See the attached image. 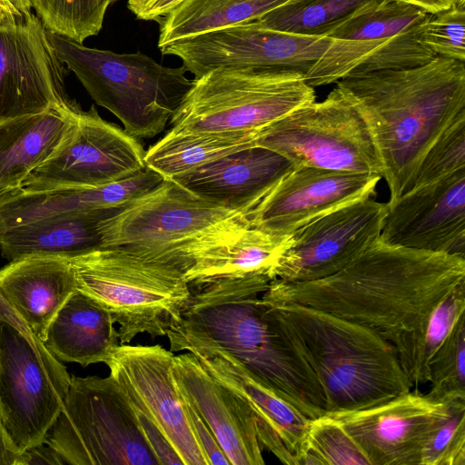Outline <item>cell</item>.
I'll use <instances>...</instances> for the list:
<instances>
[{"label":"cell","mask_w":465,"mask_h":465,"mask_svg":"<svg viewBox=\"0 0 465 465\" xmlns=\"http://www.w3.org/2000/svg\"><path fill=\"white\" fill-rule=\"evenodd\" d=\"M465 282V257L391 245L380 237L339 272L312 282H270L262 298L324 311L387 341L420 327Z\"/></svg>","instance_id":"6da1fadb"},{"label":"cell","mask_w":465,"mask_h":465,"mask_svg":"<svg viewBox=\"0 0 465 465\" xmlns=\"http://www.w3.org/2000/svg\"><path fill=\"white\" fill-rule=\"evenodd\" d=\"M272 280L254 274L194 287L166 332L170 351L193 343L219 347L313 420L326 413L325 399L312 370L262 299Z\"/></svg>","instance_id":"7a4b0ae2"},{"label":"cell","mask_w":465,"mask_h":465,"mask_svg":"<svg viewBox=\"0 0 465 465\" xmlns=\"http://www.w3.org/2000/svg\"><path fill=\"white\" fill-rule=\"evenodd\" d=\"M337 86L369 130L390 201L411 188L430 147L465 112V64L442 56L409 69L348 74Z\"/></svg>","instance_id":"3957f363"},{"label":"cell","mask_w":465,"mask_h":465,"mask_svg":"<svg viewBox=\"0 0 465 465\" xmlns=\"http://www.w3.org/2000/svg\"><path fill=\"white\" fill-rule=\"evenodd\" d=\"M264 301L312 370L326 412L363 410L411 391L394 347L378 331L319 309Z\"/></svg>","instance_id":"277c9868"},{"label":"cell","mask_w":465,"mask_h":465,"mask_svg":"<svg viewBox=\"0 0 465 465\" xmlns=\"http://www.w3.org/2000/svg\"><path fill=\"white\" fill-rule=\"evenodd\" d=\"M249 212L190 193L172 179L102 222L103 248H121L185 272L193 259L250 225Z\"/></svg>","instance_id":"5b68a950"},{"label":"cell","mask_w":465,"mask_h":465,"mask_svg":"<svg viewBox=\"0 0 465 465\" xmlns=\"http://www.w3.org/2000/svg\"><path fill=\"white\" fill-rule=\"evenodd\" d=\"M48 36L58 58L93 100L136 139L162 133L193 84L183 65L164 66L141 52L90 48L51 32Z\"/></svg>","instance_id":"8992f818"},{"label":"cell","mask_w":465,"mask_h":465,"mask_svg":"<svg viewBox=\"0 0 465 465\" xmlns=\"http://www.w3.org/2000/svg\"><path fill=\"white\" fill-rule=\"evenodd\" d=\"M68 261L77 290L110 312L121 344L140 333L166 336L193 294L182 270L124 249L99 248Z\"/></svg>","instance_id":"52a82bcc"},{"label":"cell","mask_w":465,"mask_h":465,"mask_svg":"<svg viewBox=\"0 0 465 465\" xmlns=\"http://www.w3.org/2000/svg\"><path fill=\"white\" fill-rule=\"evenodd\" d=\"M44 442L71 465H159L129 397L110 374L71 376Z\"/></svg>","instance_id":"ba28073f"},{"label":"cell","mask_w":465,"mask_h":465,"mask_svg":"<svg viewBox=\"0 0 465 465\" xmlns=\"http://www.w3.org/2000/svg\"><path fill=\"white\" fill-rule=\"evenodd\" d=\"M314 101V88L301 75L251 68H215L193 79L171 118V129L262 131Z\"/></svg>","instance_id":"9c48e42d"},{"label":"cell","mask_w":465,"mask_h":465,"mask_svg":"<svg viewBox=\"0 0 465 465\" xmlns=\"http://www.w3.org/2000/svg\"><path fill=\"white\" fill-rule=\"evenodd\" d=\"M255 145L294 166L381 176L369 130L338 86L324 100L304 104L264 128Z\"/></svg>","instance_id":"30bf717a"},{"label":"cell","mask_w":465,"mask_h":465,"mask_svg":"<svg viewBox=\"0 0 465 465\" xmlns=\"http://www.w3.org/2000/svg\"><path fill=\"white\" fill-rule=\"evenodd\" d=\"M70 381L44 344L0 320V420L20 452L44 442Z\"/></svg>","instance_id":"8fae6325"},{"label":"cell","mask_w":465,"mask_h":465,"mask_svg":"<svg viewBox=\"0 0 465 465\" xmlns=\"http://www.w3.org/2000/svg\"><path fill=\"white\" fill-rule=\"evenodd\" d=\"M64 73L41 19L0 1V124L54 105H75Z\"/></svg>","instance_id":"7c38bea8"},{"label":"cell","mask_w":465,"mask_h":465,"mask_svg":"<svg viewBox=\"0 0 465 465\" xmlns=\"http://www.w3.org/2000/svg\"><path fill=\"white\" fill-rule=\"evenodd\" d=\"M331 43L328 36H305L251 21L180 39L160 48L181 59L198 77L215 68H251L303 78Z\"/></svg>","instance_id":"4fadbf2b"},{"label":"cell","mask_w":465,"mask_h":465,"mask_svg":"<svg viewBox=\"0 0 465 465\" xmlns=\"http://www.w3.org/2000/svg\"><path fill=\"white\" fill-rule=\"evenodd\" d=\"M145 152L138 139L104 120L94 105L81 108L63 143L21 188L42 192L114 183L143 170Z\"/></svg>","instance_id":"5bb4252c"},{"label":"cell","mask_w":465,"mask_h":465,"mask_svg":"<svg viewBox=\"0 0 465 465\" xmlns=\"http://www.w3.org/2000/svg\"><path fill=\"white\" fill-rule=\"evenodd\" d=\"M386 213V203L369 197L305 224L292 232L274 279L312 282L339 272L380 237Z\"/></svg>","instance_id":"9a60e30c"},{"label":"cell","mask_w":465,"mask_h":465,"mask_svg":"<svg viewBox=\"0 0 465 465\" xmlns=\"http://www.w3.org/2000/svg\"><path fill=\"white\" fill-rule=\"evenodd\" d=\"M173 356L159 344H120L106 365L134 410L163 433L183 465H208L173 378Z\"/></svg>","instance_id":"2e32d148"},{"label":"cell","mask_w":465,"mask_h":465,"mask_svg":"<svg viewBox=\"0 0 465 465\" xmlns=\"http://www.w3.org/2000/svg\"><path fill=\"white\" fill-rule=\"evenodd\" d=\"M453 401L409 391L371 408L325 414L342 425L370 465H420L426 444Z\"/></svg>","instance_id":"e0dca14e"},{"label":"cell","mask_w":465,"mask_h":465,"mask_svg":"<svg viewBox=\"0 0 465 465\" xmlns=\"http://www.w3.org/2000/svg\"><path fill=\"white\" fill-rule=\"evenodd\" d=\"M380 239L465 257V169L389 201Z\"/></svg>","instance_id":"ac0fdd59"},{"label":"cell","mask_w":465,"mask_h":465,"mask_svg":"<svg viewBox=\"0 0 465 465\" xmlns=\"http://www.w3.org/2000/svg\"><path fill=\"white\" fill-rule=\"evenodd\" d=\"M381 176L294 166L250 211V226L291 234L354 201L375 195Z\"/></svg>","instance_id":"d6986e66"},{"label":"cell","mask_w":465,"mask_h":465,"mask_svg":"<svg viewBox=\"0 0 465 465\" xmlns=\"http://www.w3.org/2000/svg\"><path fill=\"white\" fill-rule=\"evenodd\" d=\"M183 351L193 353L216 381L247 403L263 449L283 464L300 465L312 419L282 398L224 350L193 343L184 346Z\"/></svg>","instance_id":"ffe728a7"},{"label":"cell","mask_w":465,"mask_h":465,"mask_svg":"<svg viewBox=\"0 0 465 465\" xmlns=\"http://www.w3.org/2000/svg\"><path fill=\"white\" fill-rule=\"evenodd\" d=\"M173 374L189 405L213 431L231 465H263L254 418L247 403L216 381L186 351L174 355Z\"/></svg>","instance_id":"44dd1931"},{"label":"cell","mask_w":465,"mask_h":465,"mask_svg":"<svg viewBox=\"0 0 465 465\" xmlns=\"http://www.w3.org/2000/svg\"><path fill=\"white\" fill-rule=\"evenodd\" d=\"M294 165L278 153L261 146L234 152L172 178L204 200L249 212Z\"/></svg>","instance_id":"7402d4cb"},{"label":"cell","mask_w":465,"mask_h":465,"mask_svg":"<svg viewBox=\"0 0 465 465\" xmlns=\"http://www.w3.org/2000/svg\"><path fill=\"white\" fill-rule=\"evenodd\" d=\"M164 178L146 166L137 173L95 187L0 193V232L26 223L70 213H115L159 185Z\"/></svg>","instance_id":"603a6c76"},{"label":"cell","mask_w":465,"mask_h":465,"mask_svg":"<svg viewBox=\"0 0 465 465\" xmlns=\"http://www.w3.org/2000/svg\"><path fill=\"white\" fill-rule=\"evenodd\" d=\"M77 290L68 259L30 255L0 269V291L42 342L52 320Z\"/></svg>","instance_id":"cb8c5ba5"},{"label":"cell","mask_w":465,"mask_h":465,"mask_svg":"<svg viewBox=\"0 0 465 465\" xmlns=\"http://www.w3.org/2000/svg\"><path fill=\"white\" fill-rule=\"evenodd\" d=\"M81 106L54 105L0 124V193L19 189L71 132Z\"/></svg>","instance_id":"d4e9b609"},{"label":"cell","mask_w":465,"mask_h":465,"mask_svg":"<svg viewBox=\"0 0 465 465\" xmlns=\"http://www.w3.org/2000/svg\"><path fill=\"white\" fill-rule=\"evenodd\" d=\"M115 325L104 307L76 290L52 320L43 343L60 361L106 364L121 344Z\"/></svg>","instance_id":"484cf974"},{"label":"cell","mask_w":465,"mask_h":465,"mask_svg":"<svg viewBox=\"0 0 465 465\" xmlns=\"http://www.w3.org/2000/svg\"><path fill=\"white\" fill-rule=\"evenodd\" d=\"M114 214L56 215L1 231V255L9 262L30 255L71 259L103 248L102 222Z\"/></svg>","instance_id":"4316f807"},{"label":"cell","mask_w":465,"mask_h":465,"mask_svg":"<svg viewBox=\"0 0 465 465\" xmlns=\"http://www.w3.org/2000/svg\"><path fill=\"white\" fill-rule=\"evenodd\" d=\"M292 241V233L276 234L249 225L233 237L198 253L184 278L191 288L254 274L268 275L273 280L274 269Z\"/></svg>","instance_id":"83f0119b"},{"label":"cell","mask_w":465,"mask_h":465,"mask_svg":"<svg viewBox=\"0 0 465 465\" xmlns=\"http://www.w3.org/2000/svg\"><path fill=\"white\" fill-rule=\"evenodd\" d=\"M262 131H170L146 152V166L165 179L193 171L234 152L255 146Z\"/></svg>","instance_id":"f1b7e54d"},{"label":"cell","mask_w":465,"mask_h":465,"mask_svg":"<svg viewBox=\"0 0 465 465\" xmlns=\"http://www.w3.org/2000/svg\"><path fill=\"white\" fill-rule=\"evenodd\" d=\"M289 0H183L160 22L158 47L259 19Z\"/></svg>","instance_id":"f546056e"},{"label":"cell","mask_w":465,"mask_h":465,"mask_svg":"<svg viewBox=\"0 0 465 465\" xmlns=\"http://www.w3.org/2000/svg\"><path fill=\"white\" fill-rule=\"evenodd\" d=\"M465 315V282L454 288L418 328L388 341L412 385L430 381V362L458 321Z\"/></svg>","instance_id":"4dcf8cb0"},{"label":"cell","mask_w":465,"mask_h":465,"mask_svg":"<svg viewBox=\"0 0 465 465\" xmlns=\"http://www.w3.org/2000/svg\"><path fill=\"white\" fill-rule=\"evenodd\" d=\"M372 0H289L255 20L262 26L305 36H327Z\"/></svg>","instance_id":"1f68e13d"},{"label":"cell","mask_w":465,"mask_h":465,"mask_svg":"<svg viewBox=\"0 0 465 465\" xmlns=\"http://www.w3.org/2000/svg\"><path fill=\"white\" fill-rule=\"evenodd\" d=\"M431 13L398 0H372L355 11L327 36L340 40H374L401 35Z\"/></svg>","instance_id":"d6a6232c"},{"label":"cell","mask_w":465,"mask_h":465,"mask_svg":"<svg viewBox=\"0 0 465 465\" xmlns=\"http://www.w3.org/2000/svg\"><path fill=\"white\" fill-rule=\"evenodd\" d=\"M48 32L77 43L96 35L114 0H30Z\"/></svg>","instance_id":"836d02e7"},{"label":"cell","mask_w":465,"mask_h":465,"mask_svg":"<svg viewBox=\"0 0 465 465\" xmlns=\"http://www.w3.org/2000/svg\"><path fill=\"white\" fill-rule=\"evenodd\" d=\"M300 465H370V462L342 425L324 414L310 423Z\"/></svg>","instance_id":"e575fe53"},{"label":"cell","mask_w":465,"mask_h":465,"mask_svg":"<svg viewBox=\"0 0 465 465\" xmlns=\"http://www.w3.org/2000/svg\"><path fill=\"white\" fill-rule=\"evenodd\" d=\"M429 382L427 395L434 400H465V315L432 357Z\"/></svg>","instance_id":"d590c367"},{"label":"cell","mask_w":465,"mask_h":465,"mask_svg":"<svg viewBox=\"0 0 465 465\" xmlns=\"http://www.w3.org/2000/svg\"><path fill=\"white\" fill-rule=\"evenodd\" d=\"M461 169H465V112L430 147L420 164L411 188L441 179Z\"/></svg>","instance_id":"8d00e7d4"},{"label":"cell","mask_w":465,"mask_h":465,"mask_svg":"<svg viewBox=\"0 0 465 465\" xmlns=\"http://www.w3.org/2000/svg\"><path fill=\"white\" fill-rule=\"evenodd\" d=\"M419 40L437 56L465 61V3L430 14L419 26Z\"/></svg>","instance_id":"74e56055"},{"label":"cell","mask_w":465,"mask_h":465,"mask_svg":"<svg viewBox=\"0 0 465 465\" xmlns=\"http://www.w3.org/2000/svg\"><path fill=\"white\" fill-rule=\"evenodd\" d=\"M420 465H465V400L452 401L449 416L426 444Z\"/></svg>","instance_id":"f35d334b"},{"label":"cell","mask_w":465,"mask_h":465,"mask_svg":"<svg viewBox=\"0 0 465 465\" xmlns=\"http://www.w3.org/2000/svg\"><path fill=\"white\" fill-rule=\"evenodd\" d=\"M185 403L193 434L206 457L208 465L230 464L211 429L186 401Z\"/></svg>","instance_id":"ab89813d"},{"label":"cell","mask_w":465,"mask_h":465,"mask_svg":"<svg viewBox=\"0 0 465 465\" xmlns=\"http://www.w3.org/2000/svg\"><path fill=\"white\" fill-rule=\"evenodd\" d=\"M183 0H127V7L136 18L160 22Z\"/></svg>","instance_id":"60d3db41"},{"label":"cell","mask_w":465,"mask_h":465,"mask_svg":"<svg viewBox=\"0 0 465 465\" xmlns=\"http://www.w3.org/2000/svg\"><path fill=\"white\" fill-rule=\"evenodd\" d=\"M64 465L62 456L51 446L43 442L21 453L19 465Z\"/></svg>","instance_id":"b9f144b4"},{"label":"cell","mask_w":465,"mask_h":465,"mask_svg":"<svg viewBox=\"0 0 465 465\" xmlns=\"http://www.w3.org/2000/svg\"><path fill=\"white\" fill-rule=\"evenodd\" d=\"M0 320L5 321L15 328L20 330L27 337H29L35 343L43 345L44 343L32 332L29 327L25 323L23 319L17 314L14 308L5 300L0 291ZM45 345V344H44Z\"/></svg>","instance_id":"7bdbcfd3"},{"label":"cell","mask_w":465,"mask_h":465,"mask_svg":"<svg viewBox=\"0 0 465 465\" xmlns=\"http://www.w3.org/2000/svg\"><path fill=\"white\" fill-rule=\"evenodd\" d=\"M21 453L12 442L0 420V465H19Z\"/></svg>","instance_id":"ee69618b"},{"label":"cell","mask_w":465,"mask_h":465,"mask_svg":"<svg viewBox=\"0 0 465 465\" xmlns=\"http://www.w3.org/2000/svg\"><path fill=\"white\" fill-rule=\"evenodd\" d=\"M411 4L426 10L429 13L435 14L448 9L457 3H465V0H398Z\"/></svg>","instance_id":"f6af8a7d"},{"label":"cell","mask_w":465,"mask_h":465,"mask_svg":"<svg viewBox=\"0 0 465 465\" xmlns=\"http://www.w3.org/2000/svg\"><path fill=\"white\" fill-rule=\"evenodd\" d=\"M9 3L16 9L25 11L31 10L32 4L30 0H8Z\"/></svg>","instance_id":"bcb514c9"},{"label":"cell","mask_w":465,"mask_h":465,"mask_svg":"<svg viewBox=\"0 0 465 465\" xmlns=\"http://www.w3.org/2000/svg\"><path fill=\"white\" fill-rule=\"evenodd\" d=\"M0 1H8V0H0ZM9 2V1H8Z\"/></svg>","instance_id":"7dc6e473"},{"label":"cell","mask_w":465,"mask_h":465,"mask_svg":"<svg viewBox=\"0 0 465 465\" xmlns=\"http://www.w3.org/2000/svg\"><path fill=\"white\" fill-rule=\"evenodd\" d=\"M117 0H114V3L116 2Z\"/></svg>","instance_id":"c3c4849f"}]
</instances>
